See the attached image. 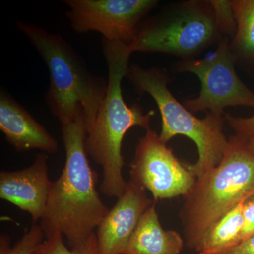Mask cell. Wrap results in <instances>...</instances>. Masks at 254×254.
<instances>
[{
	"label": "cell",
	"mask_w": 254,
	"mask_h": 254,
	"mask_svg": "<svg viewBox=\"0 0 254 254\" xmlns=\"http://www.w3.org/2000/svg\"><path fill=\"white\" fill-rule=\"evenodd\" d=\"M153 202L139 185L131 180L127 182L125 193L96 229L98 254H122L142 215Z\"/></svg>",
	"instance_id": "10"
},
{
	"label": "cell",
	"mask_w": 254,
	"mask_h": 254,
	"mask_svg": "<svg viewBox=\"0 0 254 254\" xmlns=\"http://www.w3.org/2000/svg\"><path fill=\"white\" fill-rule=\"evenodd\" d=\"M199 254H254V235L230 248L213 253Z\"/></svg>",
	"instance_id": "21"
},
{
	"label": "cell",
	"mask_w": 254,
	"mask_h": 254,
	"mask_svg": "<svg viewBox=\"0 0 254 254\" xmlns=\"http://www.w3.org/2000/svg\"><path fill=\"white\" fill-rule=\"evenodd\" d=\"M0 129L18 152L37 149L53 154L58 149V141L46 127L2 90L0 94Z\"/></svg>",
	"instance_id": "12"
},
{
	"label": "cell",
	"mask_w": 254,
	"mask_h": 254,
	"mask_svg": "<svg viewBox=\"0 0 254 254\" xmlns=\"http://www.w3.org/2000/svg\"><path fill=\"white\" fill-rule=\"evenodd\" d=\"M102 45L108 64V86L94 123L87 131L85 146L87 154L103 170L100 191L106 196L119 198L127 185L123 177L124 138L134 127L145 131L150 129V120L155 113L150 110L144 113L141 105L128 106L124 100L122 83L133 53L129 45L104 38Z\"/></svg>",
	"instance_id": "2"
},
{
	"label": "cell",
	"mask_w": 254,
	"mask_h": 254,
	"mask_svg": "<svg viewBox=\"0 0 254 254\" xmlns=\"http://www.w3.org/2000/svg\"><path fill=\"white\" fill-rule=\"evenodd\" d=\"M235 64L227 37H223L216 49L204 58L177 63L175 71L196 75L201 85L198 96L185 102L187 109L192 113L208 110L215 115H223L227 107L254 109V92L239 77Z\"/></svg>",
	"instance_id": "7"
},
{
	"label": "cell",
	"mask_w": 254,
	"mask_h": 254,
	"mask_svg": "<svg viewBox=\"0 0 254 254\" xmlns=\"http://www.w3.org/2000/svg\"><path fill=\"white\" fill-rule=\"evenodd\" d=\"M16 27L48 67L50 86L46 100L53 116L62 125L82 117L88 131L104 100L108 81L90 72L81 57L60 35L23 21H17Z\"/></svg>",
	"instance_id": "4"
},
{
	"label": "cell",
	"mask_w": 254,
	"mask_h": 254,
	"mask_svg": "<svg viewBox=\"0 0 254 254\" xmlns=\"http://www.w3.org/2000/svg\"><path fill=\"white\" fill-rule=\"evenodd\" d=\"M66 16L78 33L98 32L108 41L129 45L158 4L155 0H65Z\"/></svg>",
	"instance_id": "9"
},
{
	"label": "cell",
	"mask_w": 254,
	"mask_h": 254,
	"mask_svg": "<svg viewBox=\"0 0 254 254\" xmlns=\"http://www.w3.org/2000/svg\"><path fill=\"white\" fill-rule=\"evenodd\" d=\"M245 140L247 142V145L249 149L254 153V136Z\"/></svg>",
	"instance_id": "22"
},
{
	"label": "cell",
	"mask_w": 254,
	"mask_h": 254,
	"mask_svg": "<svg viewBox=\"0 0 254 254\" xmlns=\"http://www.w3.org/2000/svg\"><path fill=\"white\" fill-rule=\"evenodd\" d=\"M126 77L138 93L150 95L158 105L162 118L159 137L163 143L167 144L177 135L188 137L194 142L198 159L196 163L187 164V166L195 177L219 165L229 143L223 131L226 121L223 115L208 113L203 119L196 118L170 92V77L161 68L129 65Z\"/></svg>",
	"instance_id": "5"
},
{
	"label": "cell",
	"mask_w": 254,
	"mask_h": 254,
	"mask_svg": "<svg viewBox=\"0 0 254 254\" xmlns=\"http://www.w3.org/2000/svg\"><path fill=\"white\" fill-rule=\"evenodd\" d=\"M243 203L232 208L213 225L198 254L219 252L240 243L243 228Z\"/></svg>",
	"instance_id": "15"
},
{
	"label": "cell",
	"mask_w": 254,
	"mask_h": 254,
	"mask_svg": "<svg viewBox=\"0 0 254 254\" xmlns=\"http://www.w3.org/2000/svg\"><path fill=\"white\" fill-rule=\"evenodd\" d=\"M66 161L53 182L40 225L46 238L60 233L70 248L85 243L109 212L96 189L98 175L91 168L85 146L87 127L79 117L62 125Z\"/></svg>",
	"instance_id": "1"
},
{
	"label": "cell",
	"mask_w": 254,
	"mask_h": 254,
	"mask_svg": "<svg viewBox=\"0 0 254 254\" xmlns=\"http://www.w3.org/2000/svg\"><path fill=\"white\" fill-rule=\"evenodd\" d=\"M52 185L48 156L40 153L27 168L17 171H1L0 198L27 212L33 222H38L46 211Z\"/></svg>",
	"instance_id": "11"
},
{
	"label": "cell",
	"mask_w": 254,
	"mask_h": 254,
	"mask_svg": "<svg viewBox=\"0 0 254 254\" xmlns=\"http://www.w3.org/2000/svg\"><path fill=\"white\" fill-rule=\"evenodd\" d=\"M184 245L178 232L162 227L154 201L142 215L122 254H181Z\"/></svg>",
	"instance_id": "13"
},
{
	"label": "cell",
	"mask_w": 254,
	"mask_h": 254,
	"mask_svg": "<svg viewBox=\"0 0 254 254\" xmlns=\"http://www.w3.org/2000/svg\"><path fill=\"white\" fill-rule=\"evenodd\" d=\"M223 38L210 1L190 0L144 20L129 44L133 53H164L194 59Z\"/></svg>",
	"instance_id": "6"
},
{
	"label": "cell",
	"mask_w": 254,
	"mask_h": 254,
	"mask_svg": "<svg viewBox=\"0 0 254 254\" xmlns=\"http://www.w3.org/2000/svg\"><path fill=\"white\" fill-rule=\"evenodd\" d=\"M225 119L237 136L244 139L254 136V116L250 118H235L227 115Z\"/></svg>",
	"instance_id": "19"
},
{
	"label": "cell",
	"mask_w": 254,
	"mask_h": 254,
	"mask_svg": "<svg viewBox=\"0 0 254 254\" xmlns=\"http://www.w3.org/2000/svg\"><path fill=\"white\" fill-rule=\"evenodd\" d=\"M33 254H98L96 235L93 234L85 243L69 249L65 245L63 235L56 233L46 238Z\"/></svg>",
	"instance_id": "17"
},
{
	"label": "cell",
	"mask_w": 254,
	"mask_h": 254,
	"mask_svg": "<svg viewBox=\"0 0 254 254\" xmlns=\"http://www.w3.org/2000/svg\"><path fill=\"white\" fill-rule=\"evenodd\" d=\"M210 3L215 11L217 24L222 36L232 39L237 29L236 20L232 8V0H210Z\"/></svg>",
	"instance_id": "18"
},
{
	"label": "cell",
	"mask_w": 254,
	"mask_h": 254,
	"mask_svg": "<svg viewBox=\"0 0 254 254\" xmlns=\"http://www.w3.org/2000/svg\"><path fill=\"white\" fill-rule=\"evenodd\" d=\"M242 215L243 228L242 241L254 235V194L244 202Z\"/></svg>",
	"instance_id": "20"
},
{
	"label": "cell",
	"mask_w": 254,
	"mask_h": 254,
	"mask_svg": "<svg viewBox=\"0 0 254 254\" xmlns=\"http://www.w3.org/2000/svg\"><path fill=\"white\" fill-rule=\"evenodd\" d=\"M130 168V180L150 191L155 202L185 196L196 180L151 128L138 139Z\"/></svg>",
	"instance_id": "8"
},
{
	"label": "cell",
	"mask_w": 254,
	"mask_h": 254,
	"mask_svg": "<svg viewBox=\"0 0 254 254\" xmlns=\"http://www.w3.org/2000/svg\"><path fill=\"white\" fill-rule=\"evenodd\" d=\"M232 8L237 23L232 56L235 63L254 68V0H232Z\"/></svg>",
	"instance_id": "14"
},
{
	"label": "cell",
	"mask_w": 254,
	"mask_h": 254,
	"mask_svg": "<svg viewBox=\"0 0 254 254\" xmlns=\"http://www.w3.org/2000/svg\"><path fill=\"white\" fill-rule=\"evenodd\" d=\"M254 194V153L235 135L221 162L196 177L184 196L180 218L187 247L198 252L213 225Z\"/></svg>",
	"instance_id": "3"
},
{
	"label": "cell",
	"mask_w": 254,
	"mask_h": 254,
	"mask_svg": "<svg viewBox=\"0 0 254 254\" xmlns=\"http://www.w3.org/2000/svg\"><path fill=\"white\" fill-rule=\"evenodd\" d=\"M44 232L40 224L33 222L28 231L16 242L11 245L9 237L5 234L0 236V254H33L38 246L44 242Z\"/></svg>",
	"instance_id": "16"
}]
</instances>
